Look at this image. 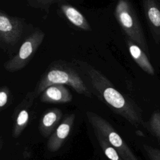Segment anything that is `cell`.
<instances>
[{
    "label": "cell",
    "mask_w": 160,
    "mask_h": 160,
    "mask_svg": "<svg viewBox=\"0 0 160 160\" xmlns=\"http://www.w3.org/2000/svg\"><path fill=\"white\" fill-rule=\"evenodd\" d=\"M61 116V111L58 109H53L46 112L42 119L41 129L44 134H48Z\"/></svg>",
    "instance_id": "cell-12"
},
{
    "label": "cell",
    "mask_w": 160,
    "mask_h": 160,
    "mask_svg": "<svg viewBox=\"0 0 160 160\" xmlns=\"http://www.w3.org/2000/svg\"><path fill=\"white\" fill-rule=\"evenodd\" d=\"M44 38V32L40 29L36 28L26 36L18 52L4 63V68L8 72H13L25 68L42 44Z\"/></svg>",
    "instance_id": "cell-6"
},
{
    "label": "cell",
    "mask_w": 160,
    "mask_h": 160,
    "mask_svg": "<svg viewBox=\"0 0 160 160\" xmlns=\"http://www.w3.org/2000/svg\"><path fill=\"white\" fill-rule=\"evenodd\" d=\"M10 91L7 86H2L0 90V107L3 108L7 103Z\"/></svg>",
    "instance_id": "cell-18"
},
{
    "label": "cell",
    "mask_w": 160,
    "mask_h": 160,
    "mask_svg": "<svg viewBox=\"0 0 160 160\" xmlns=\"http://www.w3.org/2000/svg\"><path fill=\"white\" fill-rule=\"evenodd\" d=\"M72 96L63 84H53L41 93V101L48 103H66L71 101Z\"/></svg>",
    "instance_id": "cell-7"
},
{
    "label": "cell",
    "mask_w": 160,
    "mask_h": 160,
    "mask_svg": "<svg viewBox=\"0 0 160 160\" xmlns=\"http://www.w3.org/2000/svg\"><path fill=\"white\" fill-rule=\"evenodd\" d=\"M28 118H29V114L26 111V109H22L19 112L17 117L16 126L14 129V136H17L21 132L22 128L24 126H26L28 121Z\"/></svg>",
    "instance_id": "cell-16"
},
{
    "label": "cell",
    "mask_w": 160,
    "mask_h": 160,
    "mask_svg": "<svg viewBox=\"0 0 160 160\" xmlns=\"http://www.w3.org/2000/svg\"><path fill=\"white\" fill-rule=\"evenodd\" d=\"M73 62L99 99L131 124L136 125L141 122V116L133 102L117 90L109 79L100 71L80 59H74Z\"/></svg>",
    "instance_id": "cell-1"
},
{
    "label": "cell",
    "mask_w": 160,
    "mask_h": 160,
    "mask_svg": "<svg viewBox=\"0 0 160 160\" xmlns=\"http://www.w3.org/2000/svg\"><path fill=\"white\" fill-rule=\"evenodd\" d=\"M58 7L61 13L74 26L82 31H91V27L86 17L76 8L64 2L59 4Z\"/></svg>",
    "instance_id": "cell-8"
},
{
    "label": "cell",
    "mask_w": 160,
    "mask_h": 160,
    "mask_svg": "<svg viewBox=\"0 0 160 160\" xmlns=\"http://www.w3.org/2000/svg\"><path fill=\"white\" fill-rule=\"evenodd\" d=\"M84 1V0H27V2L28 5L33 8L36 9H42L47 14L49 12L50 7L56 3H63L65 1Z\"/></svg>",
    "instance_id": "cell-13"
},
{
    "label": "cell",
    "mask_w": 160,
    "mask_h": 160,
    "mask_svg": "<svg viewBox=\"0 0 160 160\" xmlns=\"http://www.w3.org/2000/svg\"><path fill=\"white\" fill-rule=\"evenodd\" d=\"M26 27L24 19L0 11V46L4 52L12 53L22 39Z\"/></svg>",
    "instance_id": "cell-5"
},
{
    "label": "cell",
    "mask_w": 160,
    "mask_h": 160,
    "mask_svg": "<svg viewBox=\"0 0 160 160\" xmlns=\"http://www.w3.org/2000/svg\"><path fill=\"white\" fill-rule=\"evenodd\" d=\"M146 19L156 42L160 39V9L154 0H142Z\"/></svg>",
    "instance_id": "cell-9"
},
{
    "label": "cell",
    "mask_w": 160,
    "mask_h": 160,
    "mask_svg": "<svg viewBox=\"0 0 160 160\" xmlns=\"http://www.w3.org/2000/svg\"><path fill=\"white\" fill-rule=\"evenodd\" d=\"M83 78L74 64L58 60L51 63L41 75L35 87L34 93L37 96L51 85L66 84L72 88L78 94L91 97V92Z\"/></svg>",
    "instance_id": "cell-2"
},
{
    "label": "cell",
    "mask_w": 160,
    "mask_h": 160,
    "mask_svg": "<svg viewBox=\"0 0 160 160\" xmlns=\"http://www.w3.org/2000/svg\"><path fill=\"white\" fill-rule=\"evenodd\" d=\"M126 43L131 57L138 66L148 74L152 76L154 75V68L146 55L145 52L138 45L128 38H126Z\"/></svg>",
    "instance_id": "cell-11"
},
{
    "label": "cell",
    "mask_w": 160,
    "mask_h": 160,
    "mask_svg": "<svg viewBox=\"0 0 160 160\" xmlns=\"http://www.w3.org/2000/svg\"><path fill=\"white\" fill-rule=\"evenodd\" d=\"M149 131L160 141V112H154L148 123Z\"/></svg>",
    "instance_id": "cell-14"
},
{
    "label": "cell",
    "mask_w": 160,
    "mask_h": 160,
    "mask_svg": "<svg viewBox=\"0 0 160 160\" xmlns=\"http://www.w3.org/2000/svg\"><path fill=\"white\" fill-rule=\"evenodd\" d=\"M98 141L101 146L102 148L104 150V152L105 155L110 159V160H123L121 157H119V154L115 148L111 146H108L107 142L105 140L101 138L99 136H97Z\"/></svg>",
    "instance_id": "cell-15"
},
{
    "label": "cell",
    "mask_w": 160,
    "mask_h": 160,
    "mask_svg": "<svg viewBox=\"0 0 160 160\" xmlns=\"http://www.w3.org/2000/svg\"><path fill=\"white\" fill-rule=\"evenodd\" d=\"M144 149L150 160H160V149L147 144L143 145Z\"/></svg>",
    "instance_id": "cell-17"
},
{
    "label": "cell",
    "mask_w": 160,
    "mask_h": 160,
    "mask_svg": "<svg viewBox=\"0 0 160 160\" xmlns=\"http://www.w3.org/2000/svg\"><path fill=\"white\" fill-rule=\"evenodd\" d=\"M114 15L128 38L148 52V46L137 13L130 0H116Z\"/></svg>",
    "instance_id": "cell-3"
},
{
    "label": "cell",
    "mask_w": 160,
    "mask_h": 160,
    "mask_svg": "<svg viewBox=\"0 0 160 160\" xmlns=\"http://www.w3.org/2000/svg\"><path fill=\"white\" fill-rule=\"evenodd\" d=\"M86 114L89 121L94 129L96 136L102 138L108 143L114 147L123 160H138L111 124L95 113L88 111Z\"/></svg>",
    "instance_id": "cell-4"
},
{
    "label": "cell",
    "mask_w": 160,
    "mask_h": 160,
    "mask_svg": "<svg viewBox=\"0 0 160 160\" xmlns=\"http://www.w3.org/2000/svg\"><path fill=\"white\" fill-rule=\"evenodd\" d=\"M74 119V114L70 115L58 127L48 143V148L50 151H56L60 148L70 132Z\"/></svg>",
    "instance_id": "cell-10"
}]
</instances>
